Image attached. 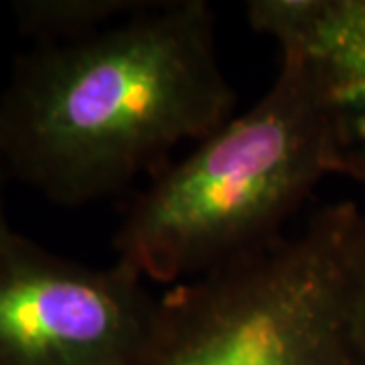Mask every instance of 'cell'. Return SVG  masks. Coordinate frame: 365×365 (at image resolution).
Here are the masks:
<instances>
[{
  "instance_id": "cell-1",
  "label": "cell",
  "mask_w": 365,
  "mask_h": 365,
  "mask_svg": "<svg viewBox=\"0 0 365 365\" xmlns=\"http://www.w3.org/2000/svg\"><path fill=\"white\" fill-rule=\"evenodd\" d=\"M215 14L203 0H150L81 39L33 45L0 93V158L61 205L124 189L173 148L234 118Z\"/></svg>"
},
{
  "instance_id": "cell-2",
  "label": "cell",
  "mask_w": 365,
  "mask_h": 365,
  "mask_svg": "<svg viewBox=\"0 0 365 365\" xmlns=\"http://www.w3.org/2000/svg\"><path fill=\"white\" fill-rule=\"evenodd\" d=\"M272 88L144 189L118 227V260L144 280L187 282L272 244L331 175L319 100L297 53Z\"/></svg>"
},
{
  "instance_id": "cell-3",
  "label": "cell",
  "mask_w": 365,
  "mask_h": 365,
  "mask_svg": "<svg viewBox=\"0 0 365 365\" xmlns=\"http://www.w3.org/2000/svg\"><path fill=\"white\" fill-rule=\"evenodd\" d=\"M359 209H321L297 234L157 302L130 365H365L351 268Z\"/></svg>"
},
{
  "instance_id": "cell-4",
  "label": "cell",
  "mask_w": 365,
  "mask_h": 365,
  "mask_svg": "<svg viewBox=\"0 0 365 365\" xmlns=\"http://www.w3.org/2000/svg\"><path fill=\"white\" fill-rule=\"evenodd\" d=\"M116 260L91 268L16 235L0 252V365H130L157 302Z\"/></svg>"
},
{
  "instance_id": "cell-5",
  "label": "cell",
  "mask_w": 365,
  "mask_h": 365,
  "mask_svg": "<svg viewBox=\"0 0 365 365\" xmlns=\"http://www.w3.org/2000/svg\"><path fill=\"white\" fill-rule=\"evenodd\" d=\"M254 31L307 67L325 126L331 173L365 189V0H254Z\"/></svg>"
},
{
  "instance_id": "cell-6",
  "label": "cell",
  "mask_w": 365,
  "mask_h": 365,
  "mask_svg": "<svg viewBox=\"0 0 365 365\" xmlns=\"http://www.w3.org/2000/svg\"><path fill=\"white\" fill-rule=\"evenodd\" d=\"M150 0H21L16 29L35 45L81 39L143 11Z\"/></svg>"
},
{
  "instance_id": "cell-7",
  "label": "cell",
  "mask_w": 365,
  "mask_h": 365,
  "mask_svg": "<svg viewBox=\"0 0 365 365\" xmlns=\"http://www.w3.org/2000/svg\"><path fill=\"white\" fill-rule=\"evenodd\" d=\"M351 268L355 287V313H357V333L365 355V213L359 211L353 227Z\"/></svg>"
},
{
  "instance_id": "cell-8",
  "label": "cell",
  "mask_w": 365,
  "mask_h": 365,
  "mask_svg": "<svg viewBox=\"0 0 365 365\" xmlns=\"http://www.w3.org/2000/svg\"><path fill=\"white\" fill-rule=\"evenodd\" d=\"M9 179V173L2 165V158H0V252L6 248L14 237L19 234H14L9 225V220H6V211H4V181Z\"/></svg>"
}]
</instances>
